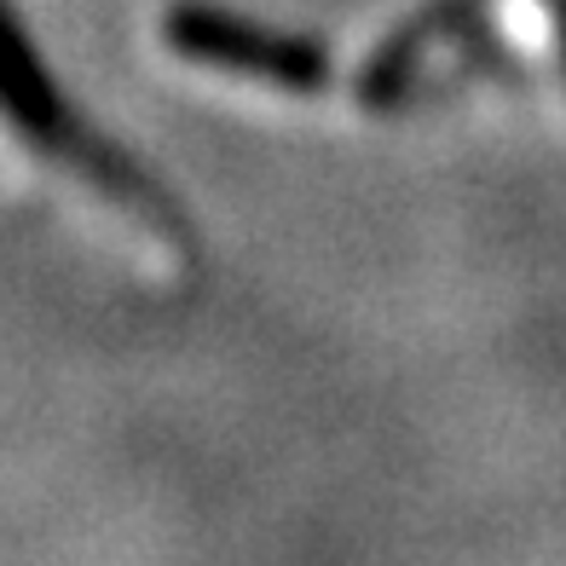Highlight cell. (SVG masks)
I'll return each mask as SVG.
<instances>
[{
  "label": "cell",
  "instance_id": "1",
  "mask_svg": "<svg viewBox=\"0 0 566 566\" xmlns=\"http://www.w3.org/2000/svg\"><path fill=\"white\" fill-rule=\"evenodd\" d=\"M0 122H7L30 150H41L46 163L70 168L75 179H87L93 191H105L111 202H122V209L145 214L150 226H163V231L174 226V214L157 202V191H150L105 139H93L87 127L64 111V98L53 93L46 70L35 64L30 46H23L7 0H0Z\"/></svg>",
  "mask_w": 566,
  "mask_h": 566
},
{
  "label": "cell",
  "instance_id": "2",
  "mask_svg": "<svg viewBox=\"0 0 566 566\" xmlns=\"http://www.w3.org/2000/svg\"><path fill=\"white\" fill-rule=\"evenodd\" d=\"M163 41L186 64H209L226 75H243V82H266L277 93H318L329 82V64L313 41L261 30V23H243L214 7H168Z\"/></svg>",
  "mask_w": 566,
  "mask_h": 566
},
{
  "label": "cell",
  "instance_id": "3",
  "mask_svg": "<svg viewBox=\"0 0 566 566\" xmlns=\"http://www.w3.org/2000/svg\"><path fill=\"white\" fill-rule=\"evenodd\" d=\"M544 7V18H549V41H555V59H560V70H566V0H537Z\"/></svg>",
  "mask_w": 566,
  "mask_h": 566
}]
</instances>
